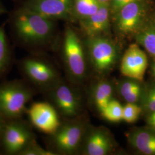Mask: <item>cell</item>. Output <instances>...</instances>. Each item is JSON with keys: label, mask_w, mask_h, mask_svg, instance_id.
Returning a JSON list of instances; mask_svg holds the SVG:
<instances>
[{"label": "cell", "mask_w": 155, "mask_h": 155, "mask_svg": "<svg viewBox=\"0 0 155 155\" xmlns=\"http://www.w3.org/2000/svg\"><path fill=\"white\" fill-rule=\"evenodd\" d=\"M11 25L17 42L31 54H38L55 35L54 20L22 6L12 15Z\"/></svg>", "instance_id": "cell-1"}, {"label": "cell", "mask_w": 155, "mask_h": 155, "mask_svg": "<svg viewBox=\"0 0 155 155\" xmlns=\"http://www.w3.org/2000/svg\"><path fill=\"white\" fill-rule=\"evenodd\" d=\"M37 93L23 79L0 83V114L6 121L22 118Z\"/></svg>", "instance_id": "cell-2"}, {"label": "cell", "mask_w": 155, "mask_h": 155, "mask_svg": "<svg viewBox=\"0 0 155 155\" xmlns=\"http://www.w3.org/2000/svg\"><path fill=\"white\" fill-rule=\"evenodd\" d=\"M17 67L22 79L37 92L44 94L62 79L54 65L38 54L22 58L18 62Z\"/></svg>", "instance_id": "cell-3"}, {"label": "cell", "mask_w": 155, "mask_h": 155, "mask_svg": "<svg viewBox=\"0 0 155 155\" xmlns=\"http://www.w3.org/2000/svg\"><path fill=\"white\" fill-rule=\"evenodd\" d=\"M86 127L77 118L63 119L59 127L48 135V150L55 155H74L81 150Z\"/></svg>", "instance_id": "cell-4"}, {"label": "cell", "mask_w": 155, "mask_h": 155, "mask_svg": "<svg viewBox=\"0 0 155 155\" xmlns=\"http://www.w3.org/2000/svg\"><path fill=\"white\" fill-rule=\"evenodd\" d=\"M62 58L68 81L74 84L82 82L86 72L85 56L77 34L70 27L64 35Z\"/></svg>", "instance_id": "cell-5"}, {"label": "cell", "mask_w": 155, "mask_h": 155, "mask_svg": "<svg viewBox=\"0 0 155 155\" xmlns=\"http://www.w3.org/2000/svg\"><path fill=\"white\" fill-rule=\"evenodd\" d=\"M36 136L30 122L22 118L6 121L0 136V150L7 155H20Z\"/></svg>", "instance_id": "cell-6"}, {"label": "cell", "mask_w": 155, "mask_h": 155, "mask_svg": "<svg viewBox=\"0 0 155 155\" xmlns=\"http://www.w3.org/2000/svg\"><path fill=\"white\" fill-rule=\"evenodd\" d=\"M74 84L61 80L45 95L63 119H74L82 110V100Z\"/></svg>", "instance_id": "cell-7"}, {"label": "cell", "mask_w": 155, "mask_h": 155, "mask_svg": "<svg viewBox=\"0 0 155 155\" xmlns=\"http://www.w3.org/2000/svg\"><path fill=\"white\" fill-rule=\"evenodd\" d=\"M87 47L91 65L97 72L105 74L112 70L117 61L118 53L111 41L100 36L89 38Z\"/></svg>", "instance_id": "cell-8"}, {"label": "cell", "mask_w": 155, "mask_h": 155, "mask_svg": "<svg viewBox=\"0 0 155 155\" xmlns=\"http://www.w3.org/2000/svg\"><path fill=\"white\" fill-rule=\"evenodd\" d=\"M26 114L31 125L47 135L54 133L61 124V117L49 102L32 103L27 108Z\"/></svg>", "instance_id": "cell-9"}, {"label": "cell", "mask_w": 155, "mask_h": 155, "mask_svg": "<svg viewBox=\"0 0 155 155\" xmlns=\"http://www.w3.org/2000/svg\"><path fill=\"white\" fill-rule=\"evenodd\" d=\"M115 147L114 139L105 127H86L81 150L84 155H106Z\"/></svg>", "instance_id": "cell-10"}, {"label": "cell", "mask_w": 155, "mask_h": 155, "mask_svg": "<svg viewBox=\"0 0 155 155\" xmlns=\"http://www.w3.org/2000/svg\"><path fill=\"white\" fill-rule=\"evenodd\" d=\"M22 7L53 20H64L70 17L74 0H26Z\"/></svg>", "instance_id": "cell-11"}, {"label": "cell", "mask_w": 155, "mask_h": 155, "mask_svg": "<svg viewBox=\"0 0 155 155\" xmlns=\"http://www.w3.org/2000/svg\"><path fill=\"white\" fill-rule=\"evenodd\" d=\"M148 66L147 55L137 44L130 45L122 57L120 70L125 77L142 82Z\"/></svg>", "instance_id": "cell-12"}, {"label": "cell", "mask_w": 155, "mask_h": 155, "mask_svg": "<svg viewBox=\"0 0 155 155\" xmlns=\"http://www.w3.org/2000/svg\"><path fill=\"white\" fill-rule=\"evenodd\" d=\"M117 12L116 25L119 31L124 34H129L139 31L145 14L142 1L129 4Z\"/></svg>", "instance_id": "cell-13"}, {"label": "cell", "mask_w": 155, "mask_h": 155, "mask_svg": "<svg viewBox=\"0 0 155 155\" xmlns=\"http://www.w3.org/2000/svg\"><path fill=\"white\" fill-rule=\"evenodd\" d=\"M129 144L138 152L155 155V130L151 127L135 128L127 134Z\"/></svg>", "instance_id": "cell-14"}, {"label": "cell", "mask_w": 155, "mask_h": 155, "mask_svg": "<svg viewBox=\"0 0 155 155\" xmlns=\"http://www.w3.org/2000/svg\"><path fill=\"white\" fill-rule=\"evenodd\" d=\"M109 12L108 6L101 5L93 15L83 18L81 24L83 31L89 38L100 36L109 28Z\"/></svg>", "instance_id": "cell-15"}, {"label": "cell", "mask_w": 155, "mask_h": 155, "mask_svg": "<svg viewBox=\"0 0 155 155\" xmlns=\"http://www.w3.org/2000/svg\"><path fill=\"white\" fill-rule=\"evenodd\" d=\"M141 82L138 80L126 77L118 84V93L127 103L139 104L142 99L145 89Z\"/></svg>", "instance_id": "cell-16"}, {"label": "cell", "mask_w": 155, "mask_h": 155, "mask_svg": "<svg viewBox=\"0 0 155 155\" xmlns=\"http://www.w3.org/2000/svg\"><path fill=\"white\" fill-rule=\"evenodd\" d=\"M113 87L111 83L102 81L97 83L93 89V99L98 111L103 114L106 108L113 100Z\"/></svg>", "instance_id": "cell-17"}, {"label": "cell", "mask_w": 155, "mask_h": 155, "mask_svg": "<svg viewBox=\"0 0 155 155\" xmlns=\"http://www.w3.org/2000/svg\"><path fill=\"white\" fill-rule=\"evenodd\" d=\"M12 61L11 51L5 28L4 25L0 26V79L9 70Z\"/></svg>", "instance_id": "cell-18"}, {"label": "cell", "mask_w": 155, "mask_h": 155, "mask_svg": "<svg viewBox=\"0 0 155 155\" xmlns=\"http://www.w3.org/2000/svg\"><path fill=\"white\" fill-rule=\"evenodd\" d=\"M138 44L143 46L145 50L155 59V27L147 26L140 29L136 35Z\"/></svg>", "instance_id": "cell-19"}, {"label": "cell", "mask_w": 155, "mask_h": 155, "mask_svg": "<svg viewBox=\"0 0 155 155\" xmlns=\"http://www.w3.org/2000/svg\"><path fill=\"white\" fill-rule=\"evenodd\" d=\"M101 5L98 0H74V7L77 14L82 18L93 15Z\"/></svg>", "instance_id": "cell-20"}, {"label": "cell", "mask_w": 155, "mask_h": 155, "mask_svg": "<svg viewBox=\"0 0 155 155\" xmlns=\"http://www.w3.org/2000/svg\"><path fill=\"white\" fill-rule=\"evenodd\" d=\"M123 106L116 100H111L102 116L111 122H119L122 120Z\"/></svg>", "instance_id": "cell-21"}, {"label": "cell", "mask_w": 155, "mask_h": 155, "mask_svg": "<svg viewBox=\"0 0 155 155\" xmlns=\"http://www.w3.org/2000/svg\"><path fill=\"white\" fill-rule=\"evenodd\" d=\"M143 110L148 113L155 111V82L144 89V94L140 102Z\"/></svg>", "instance_id": "cell-22"}, {"label": "cell", "mask_w": 155, "mask_h": 155, "mask_svg": "<svg viewBox=\"0 0 155 155\" xmlns=\"http://www.w3.org/2000/svg\"><path fill=\"white\" fill-rule=\"evenodd\" d=\"M143 108L137 104L127 103L123 106L122 120L127 123L136 121L143 112Z\"/></svg>", "instance_id": "cell-23"}, {"label": "cell", "mask_w": 155, "mask_h": 155, "mask_svg": "<svg viewBox=\"0 0 155 155\" xmlns=\"http://www.w3.org/2000/svg\"><path fill=\"white\" fill-rule=\"evenodd\" d=\"M20 155H55L51 150H45L35 141L30 144Z\"/></svg>", "instance_id": "cell-24"}, {"label": "cell", "mask_w": 155, "mask_h": 155, "mask_svg": "<svg viewBox=\"0 0 155 155\" xmlns=\"http://www.w3.org/2000/svg\"><path fill=\"white\" fill-rule=\"evenodd\" d=\"M142 0H110V5L113 11L118 12L124 6L133 2L141 1Z\"/></svg>", "instance_id": "cell-25"}, {"label": "cell", "mask_w": 155, "mask_h": 155, "mask_svg": "<svg viewBox=\"0 0 155 155\" xmlns=\"http://www.w3.org/2000/svg\"><path fill=\"white\" fill-rule=\"evenodd\" d=\"M146 121L148 127L155 130V111L148 114Z\"/></svg>", "instance_id": "cell-26"}, {"label": "cell", "mask_w": 155, "mask_h": 155, "mask_svg": "<svg viewBox=\"0 0 155 155\" xmlns=\"http://www.w3.org/2000/svg\"><path fill=\"white\" fill-rule=\"evenodd\" d=\"M6 122V121L3 118V117L0 114V136H1V133L3 130V129L5 125Z\"/></svg>", "instance_id": "cell-27"}, {"label": "cell", "mask_w": 155, "mask_h": 155, "mask_svg": "<svg viewBox=\"0 0 155 155\" xmlns=\"http://www.w3.org/2000/svg\"><path fill=\"white\" fill-rule=\"evenodd\" d=\"M101 5L109 6L110 3V0H98Z\"/></svg>", "instance_id": "cell-28"}, {"label": "cell", "mask_w": 155, "mask_h": 155, "mask_svg": "<svg viewBox=\"0 0 155 155\" xmlns=\"http://www.w3.org/2000/svg\"><path fill=\"white\" fill-rule=\"evenodd\" d=\"M7 12L6 9L5 8V6L3 5V4L2 3L0 2V16L5 14Z\"/></svg>", "instance_id": "cell-29"}, {"label": "cell", "mask_w": 155, "mask_h": 155, "mask_svg": "<svg viewBox=\"0 0 155 155\" xmlns=\"http://www.w3.org/2000/svg\"><path fill=\"white\" fill-rule=\"evenodd\" d=\"M151 71H152L153 75L154 77L155 78V69H152V68H151Z\"/></svg>", "instance_id": "cell-30"}]
</instances>
